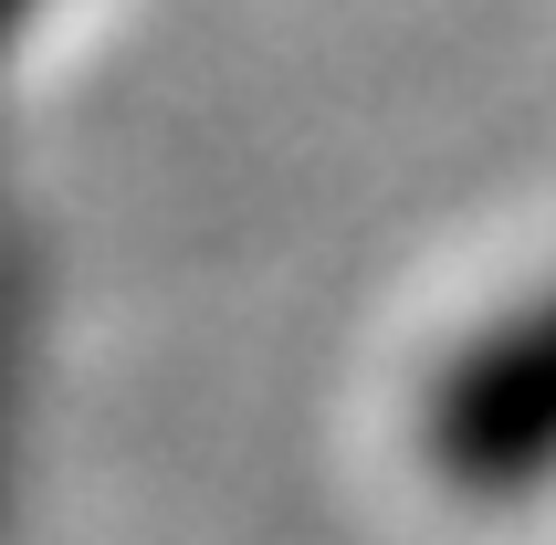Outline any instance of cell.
<instances>
[{"mask_svg": "<svg viewBox=\"0 0 556 545\" xmlns=\"http://www.w3.org/2000/svg\"><path fill=\"white\" fill-rule=\"evenodd\" d=\"M556 441V378H546V315L504 304L472 335H452V357L420 389V461L452 504L483 515H526L546 483Z\"/></svg>", "mask_w": 556, "mask_h": 545, "instance_id": "6da1fadb", "label": "cell"}, {"mask_svg": "<svg viewBox=\"0 0 556 545\" xmlns=\"http://www.w3.org/2000/svg\"><path fill=\"white\" fill-rule=\"evenodd\" d=\"M0 11H22V0H0Z\"/></svg>", "mask_w": 556, "mask_h": 545, "instance_id": "7a4b0ae2", "label": "cell"}]
</instances>
